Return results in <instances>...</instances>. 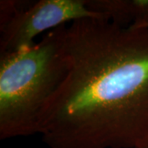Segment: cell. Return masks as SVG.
Instances as JSON below:
<instances>
[{
	"mask_svg": "<svg viewBox=\"0 0 148 148\" xmlns=\"http://www.w3.org/2000/svg\"><path fill=\"white\" fill-rule=\"evenodd\" d=\"M68 70L39 117L49 148L148 144V27L82 19L67 27Z\"/></svg>",
	"mask_w": 148,
	"mask_h": 148,
	"instance_id": "1",
	"label": "cell"
},
{
	"mask_svg": "<svg viewBox=\"0 0 148 148\" xmlns=\"http://www.w3.org/2000/svg\"><path fill=\"white\" fill-rule=\"evenodd\" d=\"M148 27V26H147V27Z\"/></svg>",
	"mask_w": 148,
	"mask_h": 148,
	"instance_id": "6",
	"label": "cell"
},
{
	"mask_svg": "<svg viewBox=\"0 0 148 148\" xmlns=\"http://www.w3.org/2000/svg\"><path fill=\"white\" fill-rule=\"evenodd\" d=\"M90 10L103 14L108 21L126 27L148 26V0H86Z\"/></svg>",
	"mask_w": 148,
	"mask_h": 148,
	"instance_id": "4",
	"label": "cell"
},
{
	"mask_svg": "<svg viewBox=\"0 0 148 148\" xmlns=\"http://www.w3.org/2000/svg\"><path fill=\"white\" fill-rule=\"evenodd\" d=\"M136 148H148V144L143 145V146H140V147H138Z\"/></svg>",
	"mask_w": 148,
	"mask_h": 148,
	"instance_id": "5",
	"label": "cell"
},
{
	"mask_svg": "<svg viewBox=\"0 0 148 148\" xmlns=\"http://www.w3.org/2000/svg\"><path fill=\"white\" fill-rule=\"evenodd\" d=\"M67 27L51 30L31 47L0 54V138L37 133L40 114L68 70Z\"/></svg>",
	"mask_w": 148,
	"mask_h": 148,
	"instance_id": "2",
	"label": "cell"
},
{
	"mask_svg": "<svg viewBox=\"0 0 148 148\" xmlns=\"http://www.w3.org/2000/svg\"><path fill=\"white\" fill-rule=\"evenodd\" d=\"M0 6V54L31 47L37 36L68 22L107 20L89 9L86 0H40L27 8H18L16 1H1Z\"/></svg>",
	"mask_w": 148,
	"mask_h": 148,
	"instance_id": "3",
	"label": "cell"
}]
</instances>
